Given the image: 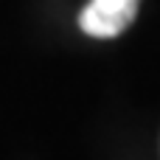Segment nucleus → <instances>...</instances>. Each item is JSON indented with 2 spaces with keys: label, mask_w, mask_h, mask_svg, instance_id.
I'll return each mask as SVG.
<instances>
[{
  "label": "nucleus",
  "mask_w": 160,
  "mask_h": 160,
  "mask_svg": "<svg viewBox=\"0 0 160 160\" xmlns=\"http://www.w3.org/2000/svg\"><path fill=\"white\" fill-rule=\"evenodd\" d=\"M138 3L141 0H90L79 14V25L90 37L112 39L132 25Z\"/></svg>",
  "instance_id": "obj_1"
}]
</instances>
